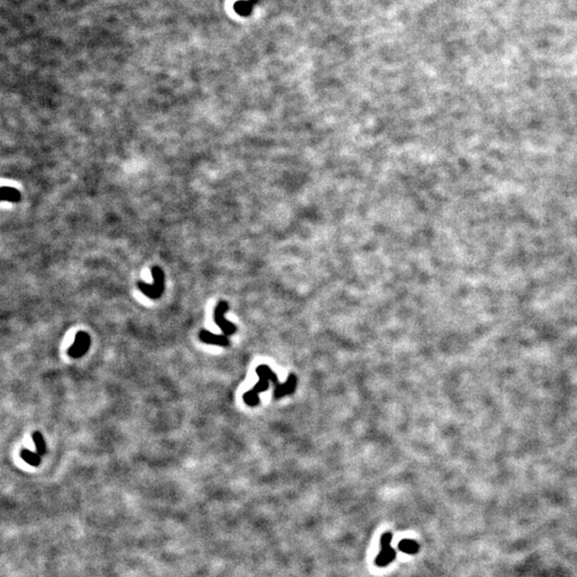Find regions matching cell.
Segmentation results:
<instances>
[{
  "label": "cell",
  "instance_id": "cell-1",
  "mask_svg": "<svg viewBox=\"0 0 577 577\" xmlns=\"http://www.w3.org/2000/svg\"><path fill=\"white\" fill-rule=\"evenodd\" d=\"M257 373L260 376V382L256 385V386L253 388V390L246 392L244 394V401L246 404H248L250 406H255L259 403V393L260 392H263L268 388V382L273 381L276 384L277 383V376L275 374L273 371L267 367V366H259L257 368Z\"/></svg>",
  "mask_w": 577,
  "mask_h": 577
},
{
  "label": "cell",
  "instance_id": "cell-2",
  "mask_svg": "<svg viewBox=\"0 0 577 577\" xmlns=\"http://www.w3.org/2000/svg\"><path fill=\"white\" fill-rule=\"evenodd\" d=\"M152 276H153V279H154L153 284L138 282V287L146 296H148L150 298H153V299H157L161 296V294L164 293V290H165V287H164V273L158 266H155V267L152 268Z\"/></svg>",
  "mask_w": 577,
  "mask_h": 577
},
{
  "label": "cell",
  "instance_id": "cell-3",
  "mask_svg": "<svg viewBox=\"0 0 577 577\" xmlns=\"http://www.w3.org/2000/svg\"><path fill=\"white\" fill-rule=\"evenodd\" d=\"M229 306L227 301H221L214 311V321L217 324V326L222 329L224 335L226 336H230L233 335L237 331V327L235 324H232L230 322H228L225 319V313L228 310Z\"/></svg>",
  "mask_w": 577,
  "mask_h": 577
},
{
  "label": "cell",
  "instance_id": "cell-4",
  "mask_svg": "<svg viewBox=\"0 0 577 577\" xmlns=\"http://www.w3.org/2000/svg\"><path fill=\"white\" fill-rule=\"evenodd\" d=\"M90 336L85 332H79L75 336V341L72 347L68 349V355L72 358H79V357L84 356L90 348Z\"/></svg>",
  "mask_w": 577,
  "mask_h": 577
},
{
  "label": "cell",
  "instance_id": "cell-5",
  "mask_svg": "<svg viewBox=\"0 0 577 577\" xmlns=\"http://www.w3.org/2000/svg\"><path fill=\"white\" fill-rule=\"evenodd\" d=\"M199 338L202 342L208 343V345H215L221 347L229 346V339L226 335H215L208 331H205V329H202L200 332Z\"/></svg>",
  "mask_w": 577,
  "mask_h": 577
},
{
  "label": "cell",
  "instance_id": "cell-6",
  "mask_svg": "<svg viewBox=\"0 0 577 577\" xmlns=\"http://www.w3.org/2000/svg\"><path fill=\"white\" fill-rule=\"evenodd\" d=\"M395 558V551L390 546L383 547L381 553L375 559V563L378 567H386Z\"/></svg>",
  "mask_w": 577,
  "mask_h": 577
},
{
  "label": "cell",
  "instance_id": "cell-7",
  "mask_svg": "<svg viewBox=\"0 0 577 577\" xmlns=\"http://www.w3.org/2000/svg\"><path fill=\"white\" fill-rule=\"evenodd\" d=\"M295 385H296V377L294 375H290L285 384L279 385V386H277L276 390H275V396H276L278 399V398H280L282 395L292 393L294 391Z\"/></svg>",
  "mask_w": 577,
  "mask_h": 577
},
{
  "label": "cell",
  "instance_id": "cell-8",
  "mask_svg": "<svg viewBox=\"0 0 577 577\" xmlns=\"http://www.w3.org/2000/svg\"><path fill=\"white\" fill-rule=\"evenodd\" d=\"M21 457L26 463L34 467L39 466L41 463V457L39 453H34L28 449H23L21 452Z\"/></svg>",
  "mask_w": 577,
  "mask_h": 577
},
{
  "label": "cell",
  "instance_id": "cell-9",
  "mask_svg": "<svg viewBox=\"0 0 577 577\" xmlns=\"http://www.w3.org/2000/svg\"><path fill=\"white\" fill-rule=\"evenodd\" d=\"M32 439L34 442L37 451L40 456H43L44 453L46 452V445H45V441H44V437L43 435L41 434L40 432H33L32 433Z\"/></svg>",
  "mask_w": 577,
  "mask_h": 577
},
{
  "label": "cell",
  "instance_id": "cell-10",
  "mask_svg": "<svg viewBox=\"0 0 577 577\" xmlns=\"http://www.w3.org/2000/svg\"><path fill=\"white\" fill-rule=\"evenodd\" d=\"M399 548L401 549L402 552L406 553V554H415L418 551V544L415 541H410V540H403L400 542L399 544Z\"/></svg>",
  "mask_w": 577,
  "mask_h": 577
},
{
  "label": "cell",
  "instance_id": "cell-11",
  "mask_svg": "<svg viewBox=\"0 0 577 577\" xmlns=\"http://www.w3.org/2000/svg\"><path fill=\"white\" fill-rule=\"evenodd\" d=\"M391 539H392V537H391V534H390V533H384V534H383V537H382V540H381L382 548H383V547H388V546H390Z\"/></svg>",
  "mask_w": 577,
  "mask_h": 577
}]
</instances>
